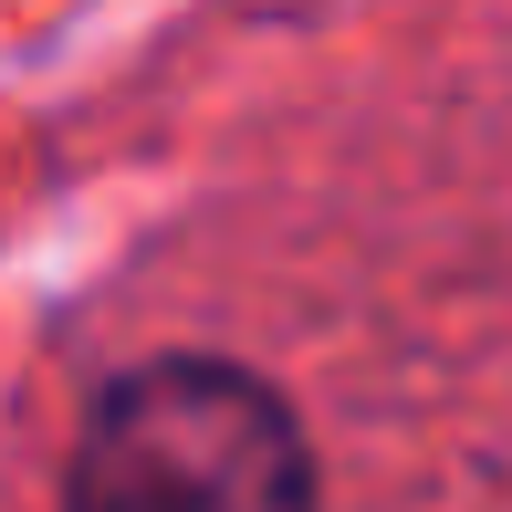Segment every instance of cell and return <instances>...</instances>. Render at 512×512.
<instances>
[{"mask_svg": "<svg viewBox=\"0 0 512 512\" xmlns=\"http://www.w3.org/2000/svg\"><path fill=\"white\" fill-rule=\"evenodd\" d=\"M63 512H314V450L251 366L168 356L95 398Z\"/></svg>", "mask_w": 512, "mask_h": 512, "instance_id": "cell-1", "label": "cell"}]
</instances>
